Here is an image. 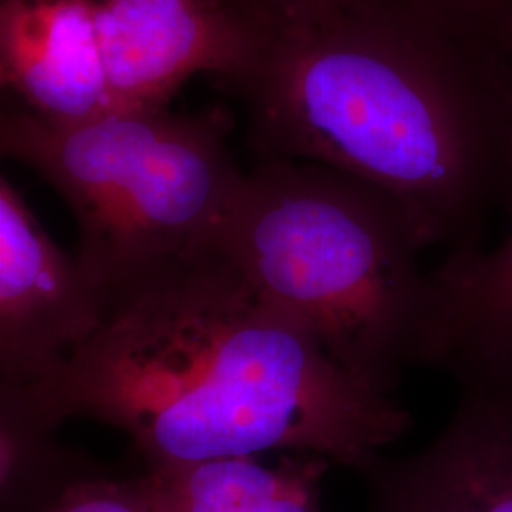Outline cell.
Returning <instances> with one entry per match:
<instances>
[{"instance_id":"obj_1","label":"cell","mask_w":512,"mask_h":512,"mask_svg":"<svg viewBox=\"0 0 512 512\" xmlns=\"http://www.w3.org/2000/svg\"><path fill=\"white\" fill-rule=\"evenodd\" d=\"M0 404L52 431L103 421L145 469L281 450L363 475L412 425L219 251L112 306L50 376L0 385Z\"/></svg>"},{"instance_id":"obj_2","label":"cell","mask_w":512,"mask_h":512,"mask_svg":"<svg viewBox=\"0 0 512 512\" xmlns=\"http://www.w3.org/2000/svg\"><path fill=\"white\" fill-rule=\"evenodd\" d=\"M258 160L327 165L403 203L429 245L480 247L512 194V74L492 48L389 0L277 4L238 86Z\"/></svg>"},{"instance_id":"obj_3","label":"cell","mask_w":512,"mask_h":512,"mask_svg":"<svg viewBox=\"0 0 512 512\" xmlns=\"http://www.w3.org/2000/svg\"><path fill=\"white\" fill-rule=\"evenodd\" d=\"M403 203L327 165L260 160L243 177L217 251L368 389L391 395L433 366L437 287Z\"/></svg>"},{"instance_id":"obj_4","label":"cell","mask_w":512,"mask_h":512,"mask_svg":"<svg viewBox=\"0 0 512 512\" xmlns=\"http://www.w3.org/2000/svg\"><path fill=\"white\" fill-rule=\"evenodd\" d=\"M0 150L71 207L76 258L110 308L213 255L245 177L220 112L114 110L52 126L10 109Z\"/></svg>"},{"instance_id":"obj_5","label":"cell","mask_w":512,"mask_h":512,"mask_svg":"<svg viewBox=\"0 0 512 512\" xmlns=\"http://www.w3.org/2000/svg\"><path fill=\"white\" fill-rule=\"evenodd\" d=\"M114 110L165 109L194 74L241 86L274 31V0H93Z\"/></svg>"},{"instance_id":"obj_6","label":"cell","mask_w":512,"mask_h":512,"mask_svg":"<svg viewBox=\"0 0 512 512\" xmlns=\"http://www.w3.org/2000/svg\"><path fill=\"white\" fill-rule=\"evenodd\" d=\"M109 300L0 179V385L35 384L84 346Z\"/></svg>"},{"instance_id":"obj_7","label":"cell","mask_w":512,"mask_h":512,"mask_svg":"<svg viewBox=\"0 0 512 512\" xmlns=\"http://www.w3.org/2000/svg\"><path fill=\"white\" fill-rule=\"evenodd\" d=\"M454 378L458 401L437 439L363 473L370 512H512V368Z\"/></svg>"},{"instance_id":"obj_8","label":"cell","mask_w":512,"mask_h":512,"mask_svg":"<svg viewBox=\"0 0 512 512\" xmlns=\"http://www.w3.org/2000/svg\"><path fill=\"white\" fill-rule=\"evenodd\" d=\"M0 78L52 126L114 112L93 0H0Z\"/></svg>"},{"instance_id":"obj_9","label":"cell","mask_w":512,"mask_h":512,"mask_svg":"<svg viewBox=\"0 0 512 512\" xmlns=\"http://www.w3.org/2000/svg\"><path fill=\"white\" fill-rule=\"evenodd\" d=\"M507 207L511 209L512 194ZM437 287L435 368L452 376L512 368V222L494 249L448 253Z\"/></svg>"},{"instance_id":"obj_10","label":"cell","mask_w":512,"mask_h":512,"mask_svg":"<svg viewBox=\"0 0 512 512\" xmlns=\"http://www.w3.org/2000/svg\"><path fill=\"white\" fill-rule=\"evenodd\" d=\"M332 461L285 454L275 465L222 458L147 469L162 512H323L321 480Z\"/></svg>"},{"instance_id":"obj_11","label":"cell","mask_w":512,"mask_h":512,"mask_svg":"<svg viewBox=\"0 0 512 512\" xmlns=\"http://www.w3.org/2000/svg\"><path fill=\"white\" fill-rule=\"evenodd\" d=\"M55 431L0 404L2 512H48L76 482L103 467L61 444Z\"/></svg>"},{"instance_id":"obj_12","label":"cell","mask_w":512,"mask_h":512,"mask_svg":"<svg viewBox=\"0 0 512 512\" xmlns=\"http://www.w3.org/2000/svg\"><path fill=\"white\" fill-rule=\"evenodd\" d=\"M475 38L503 57L512 23V0H389ZM505 59V57H503Z\"/></svg>"},{"instance_id":"obj_13","label":"cell","mask_w":512,"mask_h":512,"mask_svg":"<svg viewBox=\"0 0 512 512\" xmlns=\"http://www.w3.org/2000/svg\"><path fill=\"white\" fill-rule=\"evenodd\" d=\"M48 512H162L145 473L131 478L95 475L76 482Z\"/></svg>"},{"instance_id":"obj_14","label":"cell","mask_w":512,"mask_h":512,"mask_svg":"<svg viewBox=\"0 0 512 512\" xmlns=\"http://www.w3.org/2000/svg\"><path fill=\"white\" fill-rule=\"evenodd\" d=\"M503 57H505V61H507L512 74V23L511 29L507 33V38H505V44H503Z\"/></svg>"},{"instance_id":"obj_15","label":"cell","mask_w":512,"mask_h":512,"mask_svg":"<svg viewBox=\"0 0 512 512\" xmlns=\"http://www.w3.org/2000/svg\"><path fill=\"white\" fill-rule=\"evenodd\" d=\"M275 4H285V2H294V0H274Z\"/></svg>"}]
</instances>
